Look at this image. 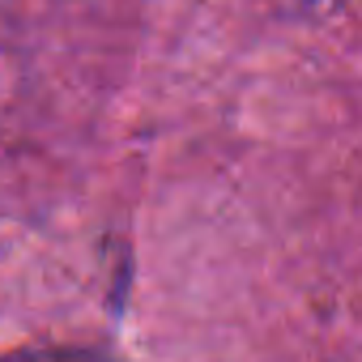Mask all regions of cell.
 Instances as JSON below:
<instances>
[{
    "mask_svg": "<svg viewBox=\"0 0 362 362\" xmlns=\"http://www.w3.org/2000/svg\"><path fill=\"white\" fill-rule=\"evenodd\" d=\"M0 362H119L98 349H13L0 354Z\"/></svg>",
    "mask_w": 362,
    "mask_h": 362,
    "instance_id": "6da1fadb",
    "label": "cell"
},
{
    "mask_svg": "<svg viewBox=\"0 0 362 362\" xmlns=\"http://www.w3.org/2000/svg\"><path fill=\"white\" fill-rule=\"evenodd\" d=\"M273 5L286 13H298V18H328L341 5H349V0H273Z\"/></svg>",
    "mask_w": 362,
    "mask_h": 362,
    "instance_id": "7a4b0ae2",
    "label": "cell"
}]
</instances>
